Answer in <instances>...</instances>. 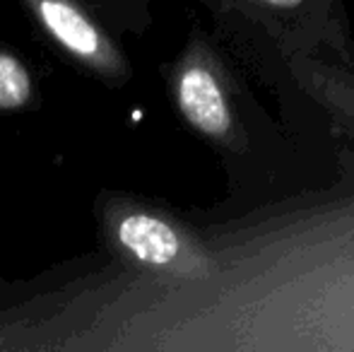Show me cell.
<instances>
[{
  "label": "cell",
  "instance_id": "cell-1",
  "mask_svg": "<svg viewBox=\"0 0 354 352\" xmlns=\"http://www.w3.org/2000/svg\"><path fill=\"white\" fill-rule=\"evenodd\" d=\"M37 19L71 56L102 73L118 71V56L104 32L71 3L63 0H34Z\"/></svg>",
  "mask_w": 354,
  "mask_h": 352
},
{
  "label": "cell",
  "instance_id": "cell-2",
  "mask_svg": "<svg viewBox=\"0 0 354 352\" xmlns=\"http://www.w3.org/2000/svg\"><path fill=\"white\" fill-rule=\"evenodd\" d=\"M178 106L191 126L207 136L229 131V111L217 82L203 68H188L178 80Z\"/></svg>",
  "mask_w": 354,
  "mask_h": 352
},
{
  "label": "cell",
  "instance_id": "cell-3",
  "mask_svg": "<svg viewBox=\"0 0 354 352\" xmlns=\"http://www.w3.org/2000/svg\"><path fill=\"white\" fill-rule=\"evenodd\" d=\"M116 239L128 254L147 266H169L178 256L176 232L147 212L123 215L116 225Z\"/></svg>",
  "mask_w": 354,
  "mask_h": 352
},
{
  "label": "cell",
  "instance_id": "cell-4",
  "mask_svg": "<svg viewBox=\"0 0 354 352\" xmlns=\"http://www.w3.org/2000/svg\"><path fill=\"white\" fill-rule=\"evenodd\" d=\"M32 97V77L27 68L10 53L0 51V109H22Z\"/></svg>",
  "mask_w": 354,
  "mask_h": 352
}]
</instances>
